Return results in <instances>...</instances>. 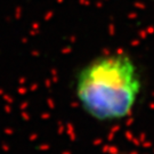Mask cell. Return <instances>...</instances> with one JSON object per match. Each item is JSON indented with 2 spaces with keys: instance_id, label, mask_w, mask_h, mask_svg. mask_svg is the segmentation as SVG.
<instances>
[{
  "instance_id": "cell-1",
  "label": "cell",
  "mask_w": 154,
  "mask_h": 154,
  "mask_svg": "<svg viewBox=\"0 0 154 154\" xmlns=\"http://www.w3.org/2000/svg\"><path fill=\"white\" fill-rule=\"evenodd\" d=\"M73 97L82 113L101 124L133 116L144 94L143 71L137 60L121 49L92 56L75 70Z\"/></svg>"
}]
</instances>
